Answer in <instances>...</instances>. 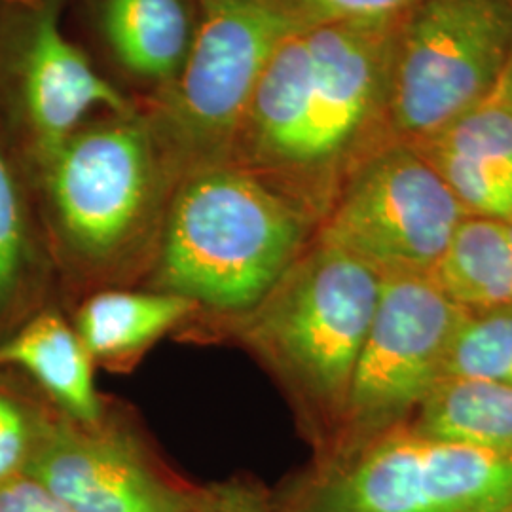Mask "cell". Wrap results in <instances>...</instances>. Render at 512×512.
I'll list each match as a JSON object with an SVG mask.
<instances>
[{
  "instance_id": "7402d4cb",
  "label": "cell",
  "mask_w": 512,
  "mask_h": 512,
  "mask_svg": "<svg viewBox=\"0 0 512 512\" xmlns=\"http://www.w3.org/2000/svg\"><path fill=\"white\" fill-rule=\"evenodd\" d=\"M272 497L249 476H232L198 488L188 512H270Z\"/></svg>"
},
{
  "instance_id": "d6986e66",
  "label": "cell",
  "mask_w": 512,
  "mask_h": 512,
  "mask_svg": "<svg viewBox=\"0 0 512 512\" xmlns=\"http://www.w3.org/2000/svg\"><path fill=\"white\" fill-rule=\"evenodd\" d=\"M444 378L512 385V308L465 313L446 353Z\"/></svg>"
},
{
  "instance_id": "7c38bea8",
  "label": "cell",
  "mask_w": 512,
  "mask_h": 512,
  "mask_svg": "<svg viewBox=\"0 0 512 512\" xmlns=\"http://www.w3.org/2000/svg\"><path fill=\"white\" fill-rule=\"evenodd\" d=\"M406 145L435 167L467 215L511 222L512 92L507 71L471 109Z\"/></svg>"
},
{
  "instance_id": "3957f363",
  "label": "cell",
  "mask_w": 512,
  "mask_h": 512,
  "mask_svg": "<svg viewBox=\"0 0 512 512\" xmlns=\"http://www.w3.org/2000/svg\"><path fill=\"white\" fill-rule=\"evenodd\" d=\"M317 230L310 211L232 162L184 175L145 285L196 304L183 330L243 315L270 293Z\"/></svg>"
},
{
  "instance_id": "52a82bcc",
  "label": "cell",
  "mask_w": 512,
  "mask_h": 512,
  "mask_svg": "<svg viewBox=\"0 0 512 512\" xmlns=\"http://www.w3.org/2000/svg\"><path fill=\"white\" fill-rule=\"evenodd\" d=\"M69 0H0V143L27 183L80 128L139 99L63 29Z\"/></svg>"
},
{
  "instance_id": "cb8c5ba5",
  "label": "cell",
  "mask_w": 512,
  "mask_h": 512,
  "mask_svg": "<svg viewBox=\"0 0 512 512\" xmlns=\"http://www.w3.org/2000/svg\"><path fill=\"white\" fill-rule=\"evenodd\" d=\"M505 230H507V238H509L512 247V220L511 222H505Z\"/></svg>"
},
{
  "instance_id": "7a4b0ae2",
  "label": "cell",
  "mask_w": 512,
  "mask_h": 512,
  "mask_svg": "<svg viewBox=\"0 0 512 512\" xmlns=\"http://www.w3.org/2000/svg\"><path fill=\"white\" fill-rule=\"evenodd\" d=\"M181 179L141 109L93 118L33 175L44 234L82 298L145 285Z\"/></svg>"
},
{
  "instance_id": "30bf717a",
  "label": "cell",
  "mask_w": 512,
  "mask_h": 512,
  "mask_svg": "<svg viewBox=\"0 0 512 512\" xmlns=\"http://www.w3.org/2000/svg\"><path fill=\"white\" fill-rule=\"evenodd\" d=\"M465 313L431 275H382L342 425L325 452L384 433L418 410L442 380L446 353Z\"/></svg>"
},
{
  "instance_id": "d4e9b609",
  "label": "cell",
  "mask_w": 512,
  "mask_h": 512,
  "mask_svg": "<svg viewBox=\"0 0 512 512\" xmlns=\"http://www.w3.org/2000/svg\"><path fill=\"white\" fill-rule=\"evenodd\" d=\"M507 74H509V84H511V92H512V57H511V63H509V69H507Z\"/></svg>"
},
{
  "instance_id": "9a60e30c",
  "label": "cell",
  "mask_w": 512,
  "mask_h": 512,
  "mask_svg": "<svg viewBox=\"0 0 512 512\" xmlns=\"http://www.w3.org/2000/svg\"><path fill=\"white\" fill-rule=\"evenodd\" d=\"M6 366L29 374L69 418L95 421L109 408L88 349L73 321L57 310L40 311L0 342V368Z\"/></svg>"
},
{
  "instance_id": "5b68a950",
  "label": "cell",
  "mask_w": 512,
  "mask_h": 512,
  "mask_svg": "<svg viewBox=\"0 0 512 512\" xmlns=\"http://www.w3.org/2000/svg\"><path fill=\"white\" fill-rule=\"evenodd\" d=\"M512 450L435 439L395 425L323 454L270 512H501Z\"/></svg>"
},
{
  "instance_id": "44dd1931",
  "label": "cell",
  "mask_w": 512,
  "mask_h": 512,
  "mask_svg": "<svg viewBox=\"0 0 512 512\" xmlns=\"http://www.w3.org/2000/svg\"><path fill=\"white\" fill-rule=\"evenodd\" d=\"M420 0H281L304 27L404 18Z\"/></svg>"
},
{
  "instance_id": "484cf974",
  "label": "cell",
  "mask_w": 512,
  "mask_h": 512,
  "mask_svg": "<svg viewBox=\"0 0 512 512\" xmlns=\"http://www.w3.org/2000/svg\"><path fill=\"white\" fill-rule=\"evenodd\" d=\"M501 512H512V507H511V509H507V511H501Z\"/></svg>"
},
{
  "instance_id": "8fae6325",
  "label": "cell",
  "mask_w": 512,
  "mask_h": 512,
  "mask_svg": "<svg viewBox=\"0 0 512 512\" xmlns=\"http://www.w3.org/2000/svg\"><path fill=\"white\" fill-rule=\"evenodd\" d=\"M25 475L74 512H188L198 494L112 403L95 421L50 412Z\"/></svg>"
},
{
  "instance_id": "603a6c76",
  "label": "cell",
  "mask_w": 512,
  "mask_h": 512,
  "mask_svg": "<svg viewBox=\"0 0 512 512\" xmlns=\"http://www.w3.org/2000/svg\"><path fill=\"white\" fill-rule=\"evenodd\" d=\"M0 512H74L33 476L19 475L0 486Z\"/></svg>"
},
{
  "instance_id": "ffe728a7",
  "label": "cell",
  "mask_w": 512,
  "mask_h": 512,
  "mask_svg": "<svg viewBox=\"0 0 512 512\" xmlns=\"http://www.w3.org/2000/svg\"><path fill=\"white\" fill-rule=\"evenodd\" d=\"M48 416L0 389V486L25 475Z\"/></svg>"
},
{
  "instance_id": "9c48e42d",
  "label": "cell",
  "mask_w": 512,
  "mask_h": 512,
  "mask_svg": "<svg viewBox=\"0 0 512 512\" xmlns=\"http://www.w3.org/2000/svg\"><path fill=\"white\" fill-rule=\"evenodd\" d=\"M465 217L435 167L412 145L391 141L353 169L315 238L382 275H431Z\"/></svg>"
},
{
  "instance_id": "6da1fadb",
  "label": "cell",
  "mask_w": 512,
  "mask_h": 512,
  "mask_svg": "<svg viewBox=\"0 0 512 512\" xmlns=\"http://www.w3.org/2000/svg\"><path fill=\"white\" fill-rule=\"evenodd\" d=\"M403 19L296 29L262 74L228 162L304 205L319 226L353 169L387 143Z\"/></svg>"
},
{
  "instance_id": "5bb4252c",
  "label": "cell",
  "mask_w": 512,
  "mask_h": 512,
  "mask_svg": "<svg viewBox=\"0 0 512 512\" xmlns=\"http://www.w3.org/2000/svg\"><path fill=\"white\" fill-rule=\"evenodd\" d=\"M198 317V308L177 294L147 287L103 289L80 300L73 325L95 366L129 372L148 349Z\"/></svg>"
},
{
  "instance_id": "4fadbf2b",
  "label": "cell",
  "mask_w": 512,
  "mask_h": 512,
  "mask_svg": "<svg viewBox=\"0 0 512 512\" xmlns=\"http://www.w3.org/2000/svg\"><path fill=\"white\" fill-rule=\"evenodd\" d=\"M93 37L137 99L164 90L183 67L198 0H82Z\"/></svg>"
},
{
  "instance_id": "ba28073f",
  "label": "cell",
  "mask_w": 512,
  "mask_h": 512,
  "mask_svg": "<svg viewBox=\"0 0 512 512\" xmlns=\"http://www.w3.org/2000/svg\"><path fill=\"white\" fill-rule=\"evenodd\" d=\"M512 57V0H420L403 19L387 143H416L492 92Z\"/></svg>"
},
{
  "instance_id": "8992f818",
  "label": "cell",
  "mask_w": 512,
  "mask_h": 512,
  "mask_svg": "<svg viewBox=\"0 0 512 512\" xmlns=\"http://www.w3.org/2000/svg\"><path fill=\"white\" fill-rule=\"evenodd\" d=\"M302 27L281 0H198V27L181 71L164 90L139 99L183 177L230 160L262 74L281 42Z\"/></svg>"
},
{
  "instance_id": "2e32d148",
  "label": "cell",
  "mask_w": 512,
  "mask_h": 512,
  "mask_svg": "<svg viewBox=\"0 0 512 512\" xmlns=\"http://www.w3.org/2000/svg\"><path fill=\"white\" fill-rule=\"evenodd\" d=\"M431 277L463 310L512 308V247L505 222L467 215Z\"/></svg>"
},
{
  "instance_id": "ac0fdd59",
  "label": "cell",
  "mask_w": 512,
  "mask_h": 512,
  "mask_svg": "<svg viewBox=\"0 0 512 512\" xmlns=\"http://www.w3.org/2000/svg\"><path fill=\"white\" fill-rule=\"evenodd\" d=\"M29 183L0 143V315L12 310L35 264Z\"/></svg>"
},
{
  "instance_id": "e0dca14e",
  "label": "cell",
  "mask_w": 512,
  "mask_h": 512,
  "mask_svg": "<svg viewBox=\"0 0 512 512\" xmlns=\"http://www.w3.org/2000/svg\"><path fill=\"white\" fill-rule=\"evenodd\" d=\"M412 427L435 439L512 450V385L444 378Z\"/></svg>"
},
{
  "instance_id": "277c9868",
  "label": "cell",
  "mask_w": 512,
  "mask_h": 512,
  "mask_svg": "<svg viewBox=\"0 0 512 512\" xmlns=\"http://www.w3.org/2000/svg\"><path fill=\"white\" fill-rule=\"evenodd\" d=\"M382 274L348 251L311 239L255 308L190 332L230 336L289 391L327 450L338 435Z\"/></svg>"
}]
</instances>
